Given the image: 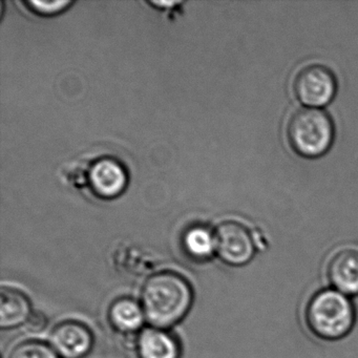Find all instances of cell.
<instances>
[{"mask_svg":"<svg viewBox=\"0 0 358 358\" xmlns=\"http://www.w3.org/2000/svg\"><path fill=\"white\" fill-rule=\"evenodd\" d=\"M194 297L192 285L184 276L177 272L161 271L144 282L141 306L152 327L169 330L187 315Z\"/></svg>","mask_w":358,"mask_h":358,"instance_id":"6da1fadb","label":"cell"},{"mask_svg":"<svg viewBox=\"0 0 358 358\" xmlns=\"http://www.w3.org/2000/svg\"><path fill=\"white\" fill-rule=\"evenodd\" d=\"M310 332L324 341H337L347 337L356 324V309L351 297L328 288L314 293L303 311Z\"/></svg>","mask_w":358,"mask_h":358,"instance_id":"7a4b0ae2","label":"cell"},{"mask_svg":"<svg viewBox=\"0 0 358 358\" xmlns=\"http://www.w3.org/2000/svg\"><path fill=\"white\" fill-rule=\"evenodd\" d=\"M286 133L293 152L308 159L320 158L327 154L335 137L332 119L320 108L296 110L287 123Z\"/></svg>","mask_w":358,"mask_h":358,"instance_id":"3957f363","label":"cell"},{"mask_svg":"<svg viewBox=\"0 0 358 358\" xmlns=\"http://www.w3.org/2000/svg\"><path fill=\"white\" fill-rule=\"evenodd\" d=\"M293 92L296 99L307 108H324L336 95L337 81L334 73L322 64L305 66L295 75Z\"/></svg>","mask_w":358,"mask_h":358,"instance_id":"277c9868","label":"cell"},{"mask_svg":"<svg viewBox=\"0 0 358 358\" xmlns=\"http://www.w3.org/2000/svg\"><path fill=\"white\" fill-rule=\"evenodd\" d=\"M217 255L223 263L242 267L252 261L259 243L249 228L238 222H223L215 231Z\"/></svg>","mask_w":358,"mask_h":358,"instance_id":"5b68a950","label":"cell"},{"mask_svg":"<svg viewBox=\"0 0 358 358\" xmlns=\"http://www.w3.org/2000/svg\"><path fill=\"white\" fill-rule=\"evenodd\" d=\"M127 185V171L116 159L104 157L87 165L85 186H89L95 196L114 199L124 192Z\"/></svg>","mask_w":358,"mask_h":358,"instance_id":"8992f818","label":"cell"},{"mask_svg":"<svg viewBox=\"0 0 358 358\" xmlns=\"http://www.w3.org/2000/svg\"><path fill=\"white\" fill-rule=\"evenodd\" d=\"M329 287L349 297L358 296V249L343 247L327 259Z\"/></svg>","mask_w":358,"mask_h":358,"instance_id":"52a82bcc","label":"cell"},{"mask_svg":"<svg viewBox=\"0 0 358 358\" xmlns=\"http://www.w3.org/2000/svg\"><path fill=\"white\" fill-rule=\"evenodd\" d=\"M50 343L60 358H83L93 349L94 335L83 322L66 320L53 329Z\"/></svg>","mask_w":358,"mask_h":358,"instance_id":"ba28073f","label":"cell"},{"mask_svg":"<svg viewBox=\"0 0 358 358\" xmlns=\"http://www.w3.org/2000/svg\"><path fill=\"white\" fill-rule=\"evenodd\" d=\"M138 358H180L181 345L175 335L165 329L145 328L136 341Z\"/></svg>","mask_w":358,"mask_h":358,"instance_id":"9c48e42d","label":"cell"},{"mask_svg":"<svg viewBox=\"0 0 358 358\" xmlns=\"http://www.w3.org/2000/svg\"><path fill=\"white\" fill-rule=\"evenodd\" d=\"M32 312V306L27 295L10 287L1 288L0 327L3 330H11L26 324Z\"/></svg>","mask_w":358,"mask_h":358,"instance_id":"30bf717a","label":"cell"},{"mask_svg":"<svg viewBox=\"0 0 358 358\" xmlns=\"http://www.w3.org/2000/svg\"><path fill=\"white\" fill-rule=\"evenodd\" d=\"M108 320L115 330L129 334L141 332L146 318L141 303L131 297H121L110 305Z\"/></svg>","mask_w":358,"mask_h":358,"instance_id":"8fae6325","label":"cell"},{"mask_svg":"<svg viewBox=\"0 0 358 358\" xmlns=\"http://www.w3.org/2000/svg\"><path fill=\"white\" fill-rule=\"evenodd\" d=\"M182 244L186 255L194 261L207 262L217 253L215 232L203 226L188 229Z\"/></svg>","mask_w":358,"mask_h":358,"instance_id":"7c38bea8","label":"cell"},{"mask_svg":"<svg viewBox=\"0 0 358 358\" xmlns=\"http://www.w3.org/2000/svg\"><path fill=\"white\" fill-rule=\"evenodd\" d=\"M9 358H60L51 345L41 341H26L12 349Z\"/></svg>","mask_w":358,"mask_h":358,"instance_id":"4fadbf2b","label":"cell"},{"mask_svg":"<svg viewBox=\"0 0 358 358\" xmlns=\"http://www.w3.org/2000/svg\"><path fill=\"white\" fill-rule=\"evenodd\" d=\"M27 3L37 13L45 14V15L59 13L60 11L72 5L71 1H52L51 3V1H37V0H30Z\"/></svg>","mask_w":358,"mask_h":358,"instance_id":"5bb4252c","label":"cell"},{"mask_svg":"<svg viewBox=\"0 0 358 358\" xmlns=\"http://www.w3.org/2000/svg\"><path fill=\"white\" fill-rule=\"evenodd\" d=\"M48 324H49V320L43 312L33 311L24 326L29 332L41 333L47 329Z\"/></svg>","mask_w":358,"mask_h":358,"instance_id":"9a60e30c","label":"cell"}]
</instances>
